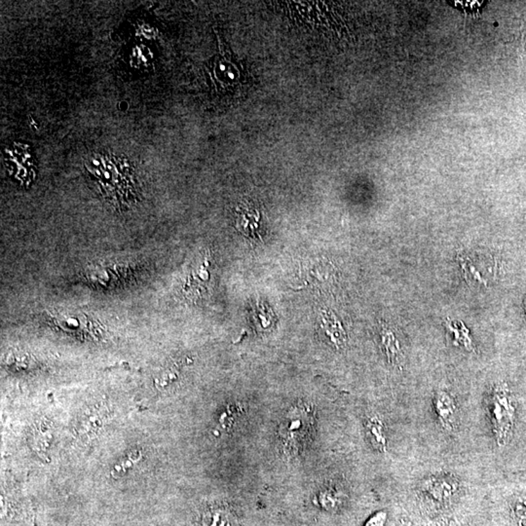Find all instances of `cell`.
I'll list each match as a JSON object with an SVG mask.
<instances>
[{
	"instance_id": "6da1fadb",
	"label": "cell",
	"mask_w": 526,
	"mask_h": 526,
	"mask_svg": "<svg viewBox=\"0 0 526 526\" xmlns=\"http://www.w3.org/2000/svg\"><path fill=\"white\" fill-rule=\"evenodd\" d=\"M487 412L497 446H507L516 422V403L507 384H497L492 388L487 398Z\"/></svg>"
},
{
	"instance_id": "7a4b0ae2",
	"label": "cell",
	"mask_w": 526,
	"mask_h": 526,
	"mask_svg": "<svg viewBox=\"0 0 526 526\" xmlns=\"http://www.w3.org/2000/svg\"><path fill=\"white\" fill-rule=\"evenodd\" d=\"M422 491L438 502L450 500L459 491V480L451 475H433L422 482Z\"/></svg>"
},
{
	"instance_id": "3957f363",
	"label": "cell",
	"mask_w": 526,
	"mask_h": 526,
	"mask_svg": "<svg viewBox=\"0 0 526 526\" xmlns=\"http://www.w3.org/2000/svg\"><path fill=\"white\" fill-rule=\"evenodd\" d=\"M434 408L443 428L453 431L457 415V405L453 396L444 390L437 391L434 397Z\"/></svg>"
},
{
	"instance_id": "277c9868",
	"label": "cell",
	"mask_w": 526,
	"mask_h": 526,
	"mask_svg": "<svg viewBox=\"0 0 526 526\" xmlns=\"http://www.w3.org/2000/svg\"><path fill=\"white\" fill-rule=\"evenodd\" d=\"M367 434L372 448L380 453H385L388 448L387 435L385 425L380 417L372 415L367 421Z\"/></svg>"
},
{
	"instance_id": "5b68a950",
	"label": "cell",
	"mask_w": 526,
	"mask_h": 526,
	"mask_svg": "<svg viewBox=\"0 0 526 526\" xmlns=\"http://www.w3.org/2000/svg\"><path fill=\"white\" fill-rule=\"evenodd\" d=\"M382 346L385 351L388 361L395 366H398L403 359L400 343L392 331L384 328L381 333Z\"/></svg>"
},
{
	"instance_id": "8992f818",
	"label": "cell",
	"mask_w": 526,
	"mask_h": 526,
	"mask_svg": "<svg viewBox=\"0 0 526 526\" xmlns=\"http://www.w3.org/2000/svg\"><path fill=\"white\" fill-rule=\"evenodd\" d=\"M448 326V333L453 335V343L458 347H464L466 350L474 352V345H473V341L471 340L469 331L465 328L462 323L460 325L458 324L450 323L446 325Z\"/></svg>"
},
{
	"instance_id": "52a82bcc",
	"label": "cell",
	"mask_w": 526,
	"mask_h": 526,
	"mask_svg": "<svg viewBox=\"0 0 526 526\" xmlns=\"http://www.w3.org/2000/svg\"><path fill=\"white\" fill-rule=\"evenodd\" d=\"M324 328H326V335L330 336L331 341L336 347H342L346 342V335L343 328H341L340 322L336 319L324 318Z\"/></svg>"
},
{
	"instance_id": "ba28073f",
	"label": "cell",
	"mask_w": 526,
	"mask_h": 526,
	"mask_svg": "<svg viewBox=\"0 0 526 526\" xmlns=\"http://www.w3.org/2000/svg\"><path fill=\"white\" fill-rule=\"evenodd\" d=\"M207 526H233L231 520L222 511H215L209 518Z\"/></svg>"
},
{
	"instance_id": "9c48e42d",
	"label": "cell",
	"mask_w": 526,
	"mask_h": 526,
	"mask_svg": "<svg viewBox=\"0 0 526 526\" xmlns=\"http://www.w3.org/2000/svg\"><path fill=\"white\" fill-rule=\"evenodd\" d=\"M514 513L520 526H526V498H518L514 505Z\"/></svg>"
},
{
	"instance_id": "30bf717a",
	"label": "cell",
	"mask_w": 526,
	"mask_h": 526,
	"mask_svg": "<svg viewBox=\"0 0 526 526\" xmlns=\"http://www.w3.org/2000/svg\"><path fill=\"white\" fill-rule=\"evenodd\" d=\"M387 521V513L386 511H378L367 521L365 526H385Z\"/></svg>"
},
{
	"instance_id": "8fae6325",
	"label": "cell",
	"mask_w": 526,
	"mask_h": 526,
	"mask_svg": "<svg viewBox=\"0 0 526 526\" xmlns=\"http://www.w3.org/2000/svg\"><path fill=\"white\" fill-rule=\"evenodd\" d=\"M321 501L326 509H335L338 504V497L333 492H325L322 494Z\"/></svg>"
}]
</instances>
